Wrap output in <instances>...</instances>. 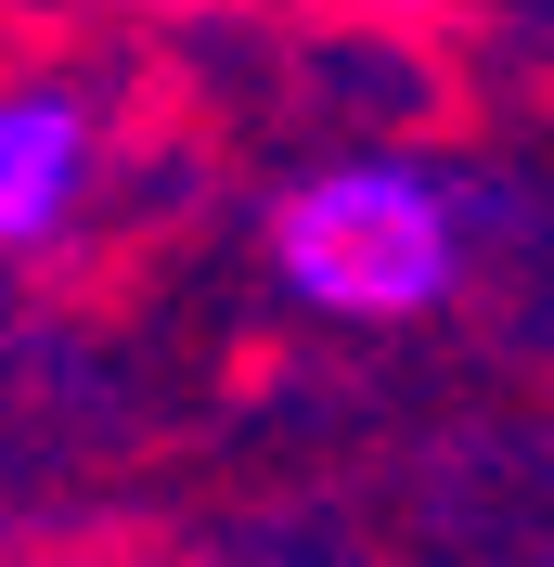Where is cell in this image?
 Segmentation results:
<instances>
[{"instance_id": "6da1fadb", "label": "cell", "mask_w": 554, "mask_h": 567, "mask_svg": "<svg viewBox=\"0 0 554 567\" xmlns=\"http://www.w3.org/2000/svg\"><path fill=\"white\" fill-rule=\"evenodd\" d=\"M258 246H271V284L310 322H361V336H375V322L451 310L478 219H464V181H451L439 155L361 142V155H322V168L284 181L271 219H258Z\"/></svg>"}, {"instance_id": "7a4b0ae2", "label": "cell", "mask_w": 554, "mask_h": 567, "mask_svg": "<svg viewBox=\"0 0 554 567\" xmlns=\"http://www.w3.org/2000/svg\"><path fill=\"white\" fill-rule=\"evenodd\" d=\"M104 181V104L78 78H0V271L52 258Z\"/></svg>"}, {"instance_id": "3957f363", "label": "cell", "mask_w": 554, "mask_h": 567, "mask_svg": "<svg viewBox=\"0 0 554 567\" xmlns=\"http://www.w3.org/2000/svg\"><path fill=\"white\" fill-rule=\"evenodd\" d=\"M142 13H219V0H142Z\"/></svg>"}]
</instances>
